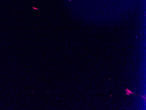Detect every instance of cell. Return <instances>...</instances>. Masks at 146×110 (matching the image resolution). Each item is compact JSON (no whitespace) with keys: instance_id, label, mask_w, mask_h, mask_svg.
Listing matches in <instances>:
<instances>
[{"instance_id":"obj_1","label":"cell","mask_w":146,"mask_h":110,"mask_svg":"<svg viewBox=\"0 0 146 110\" xmlns=\"http://www.w3.org/2000/svg\"><path fill=\"white\" fill-rule=\"evenodd\" d=\"M125 91L128 96L130 95V94H135V95H137V96H140V97H142L143 98L144 100H146V96H141V95H137V94H136V93H133V92L131 91V90L128 89H125Z\"/></svg>"}]
</instances>
